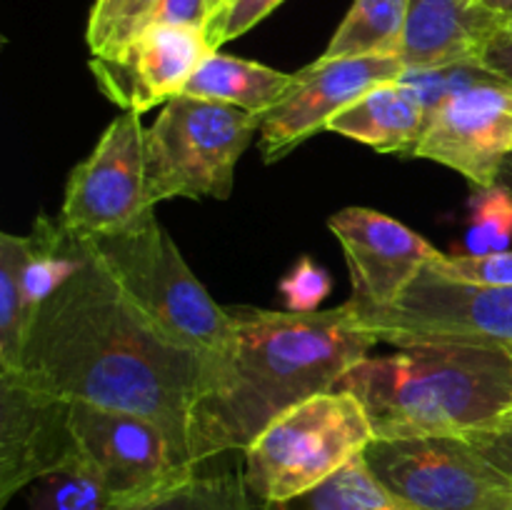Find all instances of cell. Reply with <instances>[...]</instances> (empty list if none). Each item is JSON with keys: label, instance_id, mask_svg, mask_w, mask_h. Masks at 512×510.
Here are the masks:
<instances>
[{"label": "cell", "instance_id": "d590c367", "mask_svg": "<svg viewBox=\"0 0 512 510\" xmlns=\"http://www.w3.org/2000/svg\"><path fill=\"white\" fill-rule=\"evenodd\" d=\"M503 28H510V30H512V20H510V23H505V25H503Z\"/></svg>", "mask_w": 512, "mask_h": 510}, {"label": "cell", "instance_id": "5bb4252c", "mask_svg": "<svg viewBox=\"0 0 512 510\" xmlns=\"http://www.w3.org/2000/svg\"><path fill=\"white\" fill-rule=\"evenodd\" d=\"M213 53L205 28L148 25L130 45L108 58H90V73L110 103L140 113L183 95L208 55Z\"/></svg>", "mask_w": 512, "mask_h": 510}, {"label": "cell", "instance_id": "ffe728a7", "mask_svg": "<svg viewBox=\"0 0 512 510\" xmlns=\"http://www.w3.org/2000/svg\"><path fill=\"white\" fill-rule=\"evenodd\" d=\"M243 473L200 475L155 488L135 498L118 500L110 510H258Z\"/></svg>", "mask_w": 512, "mask_h": 510}, {"label": "cell", "instance_id": "d4e9b609", "mask_svg": "<svg viewBox=\"0 0 512 510\" xmlns=\"http://www.w3.org/2000/svg\"><path fill=\"white\" fill-rule=\"evenodd\" d=\"M512 245V195L505 185L475 188L470 198L465 255L505 253Z\"/></svg>", "mask_w": 512, "mask_h": 510}, {"label": "cell", "instance_id": "3957f363", "mask_svg": "<svg viewBox=\"0 0 512 510\" xmlns=\"http://www.w3.org/2000/svg\"><path fill=\"white\" fill-rule=\"evenodd\" d=\"M335 388L363 403L375 438L468 435L512 413L508 345H415L358 360Z\"/></svg>", "mask_w": 512, "mask_h": 510}, {"label": "cell", "instance_id": "6da1fadb", "mask_svg": "<svg viewBox=\"0 0 512 510\" xmlns=\"http://www.w3.org/2000/svg\"><path fill=\"white\" fill-rule=\"evenodd\" d=\"M5 375L70 403L155 420L190 453L203 358L165 340L88 253L73 278L40 305L20 368Z\"/></svg>", "mask_w": 512, "mask_h": 510}, {"label": "cell", "instance_id": "cb8c5ba5", "mask_svg": "<svg viewBox=\"0 0 512 510\" xmlns=\"http://www.w3.org/2000/svg\"><path fill=\"white\" fill-rule=\"evenodd\" d=\"M163 0H95L90 8L85 40L98 58L120 53L150 23Z\"/></svg>", "mask_w": 512, "mask_h": 510}, {"label": "cell", "instance_id": "1f68e13d", "mask_svg": "<svg viewBox=\"0 0 512 510\" xmlns=\"http://www.w3.org/2000/svg\"><path fill=\"white\" fill-rule=\"evenodd\" d=\"M480 63L512 83V30L500 28L485 45Z\"/></svg>", "mask_w": 512, "mask_h": 510}, {"label": "cell", "instance_id": "d6a6232c", "mask_svg": "<svg viewBox=\"0 0 512 510\" xmlns=\"http://www.w3.org/2000/svg\"><path fill=\"white\" fill-rule=\"evenodd\" d=\"M478 3L485 5L488 10H493V13H498L505 23L512 18V0H478Z\"/></svg>", "mask_w": 512, "mask_h": 510}, {"label": "cell", "instance_id": "836d02e7", "mask_svg": "<svg viewBox=\"0 0 512 510\" xmlns=\"http://www.w3.org/2000/svg\"><path fill=\"white\" fill-rule=\"evenodd\" d=\"M498 183L505 185V188H508L510 195H512V155H508V160H505L503 168H500Z\"/></svg>", "mask_w": 512, "mask_h": 510}, {"label": "cell", "instance_id": "5b68a950", "mask_svg": "<svg viewBox=\"0 0 512 510\" xmlns=\"http://www.w3.org/2000/svg\"><path fill=\"white\" fill-rule=\"evenodd\" d=\"M375 440L363 403L348 390H325L273 420L245 450L250 495L280 503L325 483Z\"/></svg>", "mask_w": 512, "mask_h": 510}, {"label": "cell", "instance_id": "2e32d148", "mask_svg": "<svg viewBox=\"0 0 512 510\" xmlns=\"http://www.w3.org/2000/svg\"><path fill=\"white\" fill-rule=\"evenodd\" d=\"M505 25L478 0H410L400 55L405 70H428L480 60Z\"/></svg>", "mask_w": 512, "mask_h": 510}, {"label": "cell", "instance_id": "30bf717a", "mask_svg": "<svg viewBox=\"0 0 512 510\" xmlns=\"http://www.w3.org/2000/svg\"><path fill=\"white\" fill-rule=\"evenodd\" d=\"M80 460L115 498H135L198 470L188 450L155 420L88 403L70 405Z\"/></svg>", "mask_w": 512, "mask_h": 510}, {"label": "cell", "instance_id": "8992f818", "mask_svg": "<svg viewBox=\"0 0 512 510\" xmlns=\"http://www.w3.org/2000/svg\"><path fill=\"white\" fill-rule=\"evenodd\" d=\"M263 118L243 108L178 95L145 130V198L228 200L235 165Z\"/></svg>", "mask_w": 512, "mask_h": 510}, {"label": "cell", "instance_id": "277c9868", "mask_svg": "<svg viewBox=\"0 0 512 510\" xmlns=\"http://www.w3.org/2000/svg\"><path fill=\"white\" fill-rule=\"evenodd\" d=\"M145 320L178 348L218 360L233 340V318L185 263L168 230L148 210L133 228L80 240Z\"/></svg>", "mask_w": 512, "mask_h": 510}, {"label": "cell", "instance_id": "ba28073f", "mask_svg": "<svg viewBox=\"0 0 512 510\" xmlns=\"http://www.w3.org/2000/svg\"><path fill=\"white\" fill-rule=\"evenodd\" d=\"M358 323L395 348L512 345V285L460 283L428 263L393 305Z\"/></svg>", "mask_w": 512, "mask_h": 510}, {"label": "cell", "instance_id": "7402d4cb", "mask_svg": "<svg viewBox=\"0 0 512 510\" xmlns=\"http://www.w3.org/2000/svg\"><path fill=\"white\" fill-rule=\"evenodd\" d=\"M28 250V235H0V373H15L23 358L28 335L23 268Z\"/></svg>", "mask_w": 512, "mask_h": 510}, {"label": "cell", "instance_id": "f546056e", "mask_svg": "<svg viewBox=\"0 0 512 510\" xmlns=\"http://www.w3.org/2000/svg\"><path fill=\"white\" fill-rule=\"evenodd\" d=\"M465 438L512 480V413L495 420L488 428L473 430Z\"/></svg>", "mask_w": 512, "mask_h": 510}, {"label": "cell", "instance_id": "603a6c76", "mask_svg": "<svg viewBox=\"0 0 512 510\" xmlns=\"http://www.w3.org/2000/svg\"><path fill=\"white\" fill-rule=\"evenodd\" d=\"M118 500L83 460L43 475L30 490V510H110Z\"/></svg>", "mask_w": 512, "mask_h": 510}, {"label": "cell", "instance_id": "e0dca14e", "mask_svg": "<svg viewBox=\"0 0 512 510\" xmlns=\"http://www.w3.org/2000/svg\"><path fill=\"white\" fill-rule=\"evenodd\" d=\"M430 113L400 80L368 90L363 98L340 110L328 130L358 140L378 153L413 155L428 128Z\"/></svg>", "mask_w": 512, "mask_h": 510}, {"label": "cell", "instance_id": "7a4b0ae2", "mask_svg": "<svg viewBox=\"0 0 512 510\" xmlns=\"http://www.w3.org/2000/svg\"><path fill=\"white\" fill-rule=\"evenodd\" d=\"M228 310L233 340L218 360H203V388L190 418L195 465L230 450L245 453L278 415L333 390L378 345L350 303L318 313Z\"/></svg>", "mask_w": 512, "mask_h": 510}, {"label": "cell", "instance_id": "52a82bcc", "mask_svg": "<svg viewBox=\"0 0 512 510\" xmlns=\"http://www.w3.org/2000/svg\"><path fill=\"white\" fill-rule=\"evenodd\" d=\"M363 460L408 510L512 508V480L465 435L375 438Z\"/></svg>", "mask_w": 512, "mask_h": 510}, {"label": "cell", "instance_id": "8fae6325", "mask_svg": "<svg viewBox=\"0 0 512 510\" xmlns=\"http://www.w3.org/2000/svg\"><path fill=\"white\" fill-rule=\"evenodd\" d=\"M512 155V83L493 80L463 90L430 113L413 158L433 160L465 175L473 188H488Z\"/></svg>", "mask_w": 512, "mask_h": 510}, {"label": "cell", "instance_id": "9c48e42d", "mask_svg": "<svg viewBox=\"0 0 512 510\" xmlns=\"http://www.w3.org/2000/svg\"><path fill=\"white\" fill-rule=\"evenodd\" d=\"M148 210L145 128L140 113L123 110L70 173L58 223L73 238L95 240L133 228Z\"/></svg>", "mask_w": 512, "mask_h": 510}, {"label": "cell", "instance_id": "44dd1931", "mask_svg": "<svg viewBox=\"0 0 512 510\" xmlns=\"http://www.w3.org/2000/svg\"><path fill=\"white\" fill-rule=\"evenodd\" d=\"M260 510H408L375 480L365 465L363 455L350 460L345 468L330 475L325 483L315 485L280 503H265Z\"/></svg>", "mask_w": 512, "mask_h": 510}, {"label": "cell", "instance_id": "ac0fdd59", "mask_svg": "<svg viewBox=\"0 0 512 510\" xmlns=\"http://www.w3.org/2000/svg\"><path fill=\"white\" fill-rule=\"evenodd\" d=\"M293 85L295 73H283L255 60L213 50L188 80L183 95L235 105L265 118L293 90Z\"/></svg>", "mask_w": 512, "mask_h": 510}, {"label": "cell", "instance_id": "4dcf8cb0", "mask_svg": "<svg viewBox=\"0 0 512 510\" xmlns=\"http://www.w3.org/2000/svg\"><path fill=\"white\" fill-rule=\"evenodd\" d=\"M150 25H190L208 30L210 5L208 0H163Z\"/></svg>", "mask_w": 512, "mask_h": 510}, {"label": "cell", "instance_id": "74e56055", "mask_svg": "<svg viewBox=\"0 0 512 510\" xmlns=\"http://www.w3.org/2000/svg\"><path fill=\"white\" fill-rule=\"evenodd\" d=\"M510 20H512V18H510ZM510 20H508V23H510Z\"/></svg>", "mask_w": 512, "mask_h": 510}, {"label": "cell", "instance_id": "d6986e66", "mask_svg": "<svg viewBox=\"0 0 512 510\" xmlns=\"http://www.w3.org/2000/svg\"><path fill=\"white\" fill-rule=\"evenodd\" d=\"M410 0H355L320 58L400 55Z\"/></svg>", "mask_w": 512, "mask_h": 510}, {"label": "cell", "instance_id": "4316f807", "mask_svg": "<svg viewBox=\"0 0 512 510\" xmlns=\"http://www.w3.org/2000/svg\"><path fill=\"white\" fill-rule=\"evenodd\" d=\"M435 270L460 283L512 285V250L493 255H445L430 260Z\"/></svg>", "mask_w": 512, "mask_h": 510}, {"label": "cell", "instance_id": "f35d334b", "mask_svg": "<svg viewBox=\"0 0 512 510\" xmlns=\"http://www.w3.org/2000/svg\"><path fill=\"white\" fill-rule=\"evenodd\" d=\"M508 510H512V508H508Z\"/></svg>", "mask_w": 512, "mask_h": 510}, {"label": "cell", "instance_id": "83f0119b", "mask_svg": "<svg viewBox=\"0 0 512 510\" xmlns=\"http://www.w3.org/2000/svg\"><path fill=\"white\" fill-rule=\"evenodd\" d=\"M333 280L315 260L300 258L280 280V293L290 313H318L320 303L330 295Z\"/></svg>", "mask_w": 512, "mask_h": 510}, {"label": "cell", "instance_id": "9a60e30c", "mask_svg": "<svg viewBox=\"0 0 512 510\" xmlns=\"http://www.w3.org/2000/svg\"><path fill=\"white\" fill-rule=\"evenodd\" d=\"M70 405L0 373V505L43 475L78 463Z\"/></svg>", "mask_w": 512, "mask_h": 510}, {"label": "cell", "instance_id": "484cf974", "mask_svg": "<svg viewBox=\"0 0 512 510\" xmlns=\"http://www.w3.org/2000/svg\"><path fill=\"white\" fill-rule=\"evenodd\" d=\"M493 78V70L485 68L480 60H465V63L443 65V68L405 70L400 75V83L423 103V108L428 113H433V110H438L453 95L475 88L480 83H488Z\"/></svg>", "mask_w": 512, "mask_h": 510}, {"label": "cell", "instance_id": "f1b7e54d", "mask_svg": "<svg viewBox=\"0 0 512 510\" xmlns=\"http://www.w3.org/2000/svg\"><path fill=\"white\" fill-rule=\"evenodd\" d=\"M280 3H285V0H228L220 8V13L210 20L208 30H205L213 50H220V45L230 43V40L253 30Z\"/></svg>", "mask_w": 512, "mask_h": 510}, {"label": "cell", "instance_id": "8d00e7d4", "mask_svg": "<svg viewBox=\"0 0 512 510\" xmlns=\"http://www.w3.org/2000/svg\"><path fill=\"white\" fill-rule=\"evenodd\" d=\"M508 348H510V353H512V345H508Z\"/></svg>", "mask_w": 512, "mask_h": 510}, {"label": "cell", "instance_id": "7c38bea8", "mask_svg": "<svg viewBox=\"0 0 512 510\" xmlns=\"http://www.w3.org/2000/svg\"><path fill=\"white\" fill-rule=\"evenodd\" d=\"M403 60L395 55H363V58H318L295 73V85L280 105L260 123V150L265 163L285 158L308 138L328 130V123L363 98L368 90L400 80Z\"/></svg>", "mask_w": 512, "mask_h": 510}, {"label": "cell", "instance_id": "4fadbf2b", "mask_svg": "<svg viewBox=\"0 0 512 510\" xmlns=\"http://www.w3.org/2000/svg\"><path fill=\"white\" fill-rule=\"evenodd\" d=\"M328 228L338 238L353 278L355 315H370L393 305L415 275L440 250L400 220L373 208H343L330 215Z\"/></svg>", "mask_w": 512, "mask_h": 510}, {"label": "cell", "instance_id": "e575fe53", "mask_svg": "<svg viewBox=\"0 0 512 510\" xmlns=\"http://www.w3.org/2000/svg\"><path fill=\"white\" fill-rule=\"evenodd\" d=\"M225 3H228V0H208V5H210V20H213L215 15L220 13V8H223Z\"/></svg>", "mask_w": 512, "mask_h": 510}]
</instances>
